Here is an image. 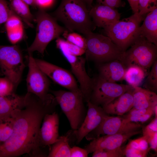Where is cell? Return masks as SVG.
Returning a JSON list of instances; mask_svg holds the SVG:
<instances>
[{"label":"cell","instance_id":"cell-7","mask_svg":"<svg viewBox=\"0 0 157 157\" xmlns=\"http://www.w3.org/2000/svg\"><path fill=\"white\" fill-rule=\"evenodd\" d=\"M145 17L138 13L119 20L108 28L104 29L107 36L123 52L131 45L137 30Z\"/></svg>","mask_w":157,"mask_h":157},{"label":"cell","instance_id":"cell-33","mask_svg":"<svg viewBox=\"0 0 157 157\" xmlns=\"http://www.w3.org/2000/svg\"><path fill=\"white\" fill-rule=\"evenodd\" d=\"M7 32L9 40L13 45L16 44L21 41L23 38L24 34L23 27L7 31Z\"/></svg>","mask_w":157,"mask_h":157},{"label":"cell","instance_id":"cell-43","mask_svg":"<svg viewBox=\"0 0 157 157\" xmlns=\"http://www.w3.org/2000/svg\"><path fill=\"white\" fill-rule=\"evenodd\" d=\"M139 0H127L134 13H138V4Z\"/></svg>","mask_w":157,"mask_h":157},{"label":"cell","instance_id":"cell-31","mask_svg":"<svg viewBox=\"0 0 157 157\" xmlns=\"http://www.w3.org/2000/svg\"><path fill=\"white\" fill-rule=\"evenodd\" d=\"M15 88L6 77H0V97L8 96L14 92Z\"/></svg>","mask_w":157,"mask_h":157},{"label":"cell","instance_id":"cell-15","mask_svg":"<svg viewBox=\"0 0 157 157\" xmlns=\"http://www.w3.org/2000/svg\"><path fill=\"white\" fill-rule=\"evenodd\" d=\"M87 103L88 109L85 117L79 128L74 130L77 143L97 127L108 115L102 107L93 104L89 101Z\"/></svg>","mask_w":157,"mask_h":157},{"label":"cell","instance_id":"cell-25","mask_svg":"<svg viewBox=\"0 0 157 157\" xmlns=\"http://www.w3.org/2000/svg\"><path fill=\"white\" fill-rule=\"evenodd\" d=\"M10 0V6L15 13L28 25L33 27L31 22L35 19L31 12L29 5L22 0Z\"/></svg>","mask_w":157,"mask_h":157},{"label":"cell","instance_id":"cell-10","mask_svg":"<svg viewBox=\"0 0 157 157\" xmlns=\"http://www.w3.org/2000/svg\"><path fill=\"white\" fill-rule=\"evenodd\" d=\"M56 43L57 48L60 51L70 64L72 72L79 83V88L84 101L87 102L90 99L94 80L90 77L86 71L85 59L72 54L61 41H58Z\"/></svg>","mask_w":157,"mask_h":157},{"label":"cell","instance_id":"cell-39","mask_svg":"<svg viewBox=\"0 0 157 157\" xmlns=\"http://www.w3.org/2000/svg\"><path fill=\"white\" fill-rule=\"evenodd\" d=\"M62 42L65 47L72 54L80 56L85 53V49L62 38Z\"/></svg>","mask_w":157,"mask_h":157},{"label":"cell","instance_id":"cell-29","mask_svg":"<svg viewBox=\"0 0 157 157\" xmlns=\"http://www.w3.org/2000/svg\"><path fill=\"white\" fill-rule=\"evenodd\" d=\"M157 8V0H139L138 4L139 13L145 17L147 14Z\"/></svg>","mask_w":157,"mask_h":157},{"label":"cell","instance_id":"cell-19","mask_svg":"<svg viewBox=\"0 0 157 157\" xmlns=\"http://www.w3.org/2000/svg\"><path fill=\"white\" fill-rule=\"evenodd\" d=\"M133 88L102 107L107 114L122 115L133 107Z\"/></svg>","mask_w":157,"mask_h":157},{"label":"cell","instance_id":"cell-35","mask_svg":"<svg viewBox=\"0 0 157 157\" xmlns=\"http://www.w3.org/2000/svg\"><path fill=\"white\" fill-rule=\"evenodd\" d=\"M93 157H120L123 156L121 148L114 150H101L92 153Z\"/></svg>","mask_w":157,"mask_h":157},{"label":"cell","instance_id":"cell-44","mask_svg":"<svg viewBox=\"0 0 157 157\" xmlns=\"http://www.w3.org/2000/svg\"><path fill=\"white\" fill-rule=\"evenodd\" d=\"M86 5L87 8L89 10H90L92 6V3L93 0H82Z\"/></svg>","mask_w":157,"mask_h":157},{"label":"cell","instance_id":"cell-24","mask_svg":"<svg viewBox=\"0 0 157 157\" xmlns=\"http://www.w3.org/2000/svg\"><path fill=\"white\" fill-rule=\"evenodd\" d=\"M148 73L147 71L139 66H130L126 68L124 80L133 88L140 87Z\"/></svg>","mask_w":157,"mask_h":157},{"label":"cell","instance_id":"cell-11","mask_svg":"<svg viewBox=\"0 0 157 157\" xmlns=\"http://www.w3.org/2000/svg\"><path fill=\"white\" fill-rule=\"evenodd\" d=\"M132 88L128 85L109 82L98 76L94 80L89 101L93 104L102 107Z\"/></svg>","mask_w":157,"mask_h":157},{"label":"cell","instance_id":"cell-4","mask_svg":"<svg viewBox=\"0 0 157 157\" xmlns=\"http://www.w3.org/2000/svg\"><path fill=\"white\" fill-rule=\"evenodd\" d=\"M35 19L37 22L36 35L27 51L28 53L36 51L43 55L50 42L60 37L66 29L59 25L53 16L44 10H39Z\"/></svg>","mask_w":157,"mask_h":157},{"label":"cell","instance_id":"cell-2","mask_svg":"<svg viewBox=\"0 0 157 157\" xmlns=\"http://www.w3.org/2000/svg\"><path fill=\"white\" fill-rule=\"evenodd\" d=\"M53 15L69 31H76L84 35L96 28L87 7L82 0H62Z\"/></svg>","mask_w":157,"mask_h":157},{"label":"cell","instance_id":"cell-6","mask_svg":"<svg viewBox=\"0 0 157 157\" xmlns=\"http://www.w3.org/2000/svg\"><path fill=\"white\" fill-rule=\"evenodd\" d=\"M51 93L67 118L72 129L74 130H77L87 113L81 91L60 90L52 91Z\"/></svg>","mask_w":157,"mask_h":157},{"label":"cell","instance_id":"cell-34","mask_svg":"<svg viewBox=\"0 0 157 157\" xmlns=\"http://www.w3.org/2000/svg\"><path fill=\"white\" fill-rule=\"evenodd\" d=\"M149 143L145 138L144 136L137 139L130 141L127 146L135 149L141 150H147L150 149L149 147Z\"/></svg>","mask_w":157,"mask_h":157},{"label":"cell","instance_id":"cell-17","mask_svg":"<svg viewBox=\"0 0 157 157\" xmlns=\"http://www.w3.org/2000/svg\"><path fill=\"white\" fill-rule=\"evenodd\" d=\"M39 135L41 147L52 145L59 137L58 129L59 118L55 112L45 115L43 120Z\"/></svg>","mask_w":157,"mask_h":157},{"label":"cell","instance_id":"cell-5","mask_svg":"<svg viewBox=\"0 0 157 157\" xmlns=\"http://www.w3.org/2000/svg\"><path fill=\"white\" fill-rule=\"evenodd\" d=\"M130 47L119 60L126 68L135 65L148 71L157 60V46L144 37L138 35Z\"/></svg>","mask_w":157,"mask_h":157},{"label":"cell","instance_id":"cell-45","mask_svg":"<svg viewBox=\"0 0 157 157\" xmlns=\"http://www.w3.org/2000/svg\"><path fill=\"white\" fill-rule=\"evenodd\" d=\"M28 5L35 6V0H22Z\"/></svg>","mask_w":157,"mask_h":157},{"label":"cell","instance_id":"cell-3","mask_svg":"<svg viewBox=\"0 0 157 157\" xmlns=\"http://www.w3.org/2000/svg\"><path fill=\"white\" fill-rule=\"evenodd\" d=\"M84 36L87 59L99 64L121 58L124 52L107 36L92 31Z\"/></svg>","mask_w":157,"mask_h":157},{"label":"cell","instance_id":"cell-42","mask_svg":"<svg viewBox=\"0 0 157 157\" xmlns=\"http://www.w3.org/2000/svg\"><path fill=\"white\" fill-rule=\"evenodd\" d=\"M55 1V0H35V6L39 9L45 11L53 6Z\"/></svg>","mask_w":157,"mask_h":157},{"label":"cell","instance_id":"cell-16","mask_svg":"<svg viewBox=\"0 0 157 157\" xmlns=\"http://www.w3.org/2000/svg\"><path fill=\"white\" fill-rule=\"evenodd\" d=\"M92 20L96 26L106 29L119 20L121 13L115 8L98 3L89 10Z\"/></svg>","mask_w":157,"mask_h":157},{"label":"cell","instance_id":"cell-9","mask_svg":"<svg viewBox=\"0 0 157 157\" xmlns=\"http://www.w3.org/2000/svg\"><path fill=\"white\" fill-rule=\"evenodd\" d=\"M28 72L26 79L27 92L32 93L43 101L53 99V95L49 93L50 81L48 77L37 65L32 53L28 56Z\"/></svg>","mask_w":157,"mask_h":157},{"label":"cell","instance_id":"cell-22","mask_svg":"<svg viewBox=\"0 0 157 157\" xmlns=\"http://www.w3.org/2000/svg\"><path fill=\"white\" fill-rule=\"evenodd\" d=\"M25 105V95L20 96L14 92L6 96L0 97V118L10 116L15 110L23 108Z\"/></svg>","mask_w":157,"mask_h":157},{"label":"cell","instance_id":"cell-27","mask_svg":"<svg viewBox=\"0 0 157 157\" xmlns=\"http://www.w3.org/2000/svg\"><path fill=\"white\" fill-rule=\"evenodd\" d=\"M143 85V88L156 93L157 92V60L151 66Z\"/></svg>","mask_w":157,"mask_h":157},{"label":"cell","instance_id":"cell-20","mask_svg":"<svg viewBox=\"0 0 157 157\" xmlns=\"http://www.w3.org/2000/svg\"><path fill=\"white\" fill-rule=\"evenodd\" d=\"M142 25L138 28L135 36L145 38L157 46V8L147 13Z\"/></svg>","mask_w":157,"mask_h":157},{"label":"cell","instance_id":"cell-28","mask_svg":"<svg viewBox=\"0 0 157 157\" xmlns=\"http://www.w3.org/2000/svg\"><path fill=\"white\" fill-rule=\"evenodd\" d=\"M71 32L69 33V31L66 30L63 33V35L66 40L85 49L86 42L85 38L77 33Z\"/></svg>","mask_w":157,"mask_h":157},{"label":"cell","instance_id":"cell-37","mask_svg":"<svg viewBox=\"0 0 157 157\" xmlns=\"http://www.w3.org/2000/svg\"><path fill=\"white\" fill-rule=\"evenodd\" d=\"M150 149L141 150L126 146L123 150L124 156L128 157H144L147 156Z\"/></svg>","mask_w":157,"mask_h":157},{"label":"cell","instance_id":"cell-21","mask_svg":"<svg viewBox=\"0 0 157 157\" xmlns=\"http://www.w3.org/2000/svg\"><path fill=\"white\" fill-rule=\"evenodd\" d=\"M133 97L132 108L144 109L157 105L156 93L140 87L133 88Z\"/></svg>","mask_w":157,"mask_h":157},{"label":"cell","instance_id":"cell-1","mask_svg":"<svg viewBox=\"0 0 157 157\" xmlns=\"http://www.w3.org/2000/svg\"><path fill=\"white\" fill-rule=\"evenodd\" d=\"M58 103L55 99L43 101L27 92L25 105L11 113L13 133L0 145V157H14L27 154L31 156H44L40 149L39 135L44 116L55 111Z\"/></svg>","mask_w":157,"mask_h":157},{"label":"cell","instance_id":"cell-26","mask_svg":"<svg viewBox=\"0 0 157 157\" xmlns=\"http://www.w3.org/2000/svg\"><path fill=\"white\" fill-rule=\"evenodd\" d=\"M143 136L146 138L150 145V148L157 151V117L155 118L147 126L143 128Z\"/></svg>","mask_w":157,"mask_h":157},{"label":"cell","instance_id":"cell-41","mask_svg":"<svg viewBox=\"0 0 157 157\" xmlns=\"http://www.w3.org/2000/svg\"><path fill=\"white\" fill-rule=\"evenodd\" d=\"M88 152L85 149L76 146H74L71 148V157H87L88 156Z\"/></svg>","mask_w":157,"mask_h":157},{"label":"cell","instance_id":"cell-23","mask_svg":"<svg viewBox=\"0 0 157 157\" xmlns=\"http://www.w3.org/2000/svg\"><path fill=\"white\" fill-rule=\"evenodd\" d=\"M72 131H69L65 135L59 137L53 144L47 156L48 157H70L71 147L70 141Z\"/></svg>","mask_w":157,"mask_h":157},{"label":"cell","instance_id":"cell-32","mask_svg":"<svg viewBox=\"0 0 157 157\" xmlns=\"http://www.w3.org/2000/svg\"><path fill=\"white\" fill-rule=\"evenodd\" d=\"M13 121L10 116L7 120L4 126L0 133V143L1 144L8 139L13 131Z\"/></svg>","mask_w":157,"mask_h":157},{"label":"cell","instance_id":"cell-14","mask_svg":"<svg viewBox=\"0 0 157 157\" xmlns=\"http://www.w3.org/2000/svg\"><path fill=\"white\" fill-rule=\"evenodd\" d=\"M141 133L136 131L129 133L104 135L93 140L85 147L88 154L99 150H114L121 148L122 144L131 137Z\"/></svg>","mask_w":157,"mask_h":157},{"label":"cell","instance_id":"cell-13","mask_svg":"<svg viewBox=\"0 0 157 157\" xmlns=\"http://www.w3.org/2000/svg\"><path fill=\"white\" fill-rule=\"evenodd\" d=\"M35 60L41 70L54 82L69 91H81L74 77L68 71L45 60Z\"/></svg>","mask_w":157,"mask_h":157},{"label":"cell","instance_id":"cell-38","mask_svg":"<svg viewBox=\"0 0 157 157\" xmlns=\"http://www.w3.org/2000/svg\"><path fill=\"white\" fill-rule=\"evenodd\" d=\"M154 113V112H152L140 115L125 116L123 118V121L125 123L129 122H144L148 120Z\"/></svg>","mask_w":157,"mask_h":157},{"label":"cell","instance_id":"cell-12","mask_svg":"<svg viewBox=\"0 0 157 157\" xmlns=\"http://www.w3.org/2000/svg\"><path fill=\"white\" fill-rule=\"evenodd\" d=\"M142 127L139 123H125L123 118L108 115L97 127L85 137L88 140H92L101 135L126 133L138 131Z\"/></svg>","mask_w":157,"mask_h":157},{"label":"cell","instance_id":"cell-18","mask_svg":"<svg viewBox=\"0 0 157 157\" xmlns=\"http://www.w3.org/2000/svg\"><path fill=\"white\" fill-rule=\"evenodd\" d=\"M99 76L110 82L116 83L124 80L126 67L119 60L99 64Z\"/></svg>","mask_w":157,"mask_h":157},{"label":"cell","instance_id":"cell-30","mask_svg":"<svg viewBox=\"0 0 157 157\" xmlns=\"http://www.w3.org/2000/svg\"><path fill=\"white\" fill-rule=\"evenodd\" d=\"M15 15L16 14L6 0H0V25L5 23L10 17Z\"/></svg>","mask_w":157,"mask_h":157},{"label":"cell","instance_id":"cell-40","mask_svg":"<svg viewBox=\"0 0 157 157\" xmlns=\"http://www.w3.org/2000/svg\"><path fill=\"white\" fill-rule=\"evenodd\" d=\"M98 4H102L113 8L124 7L125 3L122 0H97Z\"/></svg>","mask_w":157,"mask_h":157},{"label":"cell","instance_id":"cell-46","mask_svg":"<svg viewBox=\"0 0 157 157\" xmlns=\"http://www.w3.org/2000/svg\"><path fill=\"white\" fill-rule=\"evenodd\" d=\"M1 144V143H0V144Z\"/></svg>","mask_w":157,"mask_h":157},{"label":"cell","instance_id":"cell-36","mask_svg":"<svg viewBox=\"0 0 157 157\" xmlns=\"http://www.w3.org/2000/svg\"><path fill=\"white\" fill-rule=\"evenodd\" d=\"M22 20L17 15L10 17L6 23V31L13 30L23 27Z\"/></svg>","mask_w":157,"mask_h":157},{"label":"cell","instance_id":"cell-8","mask_svg":"<svg viewBox=\"0 0 157 157\" xmlns=\"http://www.w3.org/2000/svg\"><path fill=\"white\" fill-rule=\"evenodd\" d=\"M25 67L22 51L18 45H0V68L15 88L21 81Z\"/></svg>","mask_w":157,"mask_h":157}]
</instances>
